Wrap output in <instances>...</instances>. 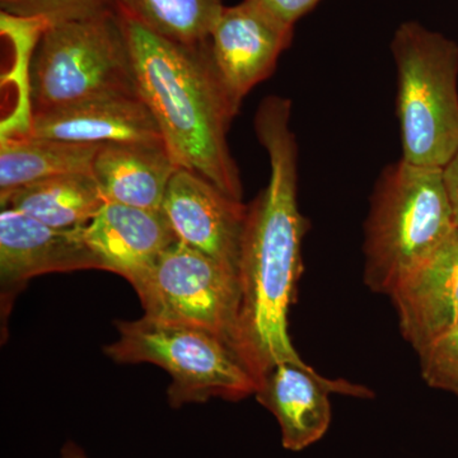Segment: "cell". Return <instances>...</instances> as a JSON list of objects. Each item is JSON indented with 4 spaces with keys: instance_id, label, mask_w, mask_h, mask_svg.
I'll return each instance as SVG.
<instances>
[{
    "instance_id": "cell-1",
    "label": "cell",
    "mask_w": 458,
    "mask_h": 458,
    "mask_svg": "<svg viewBox=\"0 0 458 458\" xmlns=\"http://www.w3.org/2000/svg\"><path fill=\"white\" fill-rule=\"evenodd\" d=\"M291 116V99L279 96L265 98L255 116L256 135L269 156L270 177L247 208L238 262L237 348L258 382L279 361L302 360L288 333L309 229L298 205V146Z\"/></svg>"
},
{
    "instance_id": "cell-2",
    "label": "cell",
    "mask_w": 458,
    "mask_h": 458,
    "mask_svg": "<svg viewBox=\"0 0 458 458\" xmlns=\"http://www.w3.org/2000/svg\"><path fill=\"white\" fill-rule=\"evenodd\" d=\"M138 93L161 131L177 167L204 177L242 201V182L227 134L238 105L200 45L172 41L123 11Z\"/></svg>"
},
{
    "instance_id": "cell-3",
    "label": "cell",
    "mask_w": 458,
    "mask_h": 458,
    "mask_svg": "<svg viewBox=\"0 0 458 458\" xmlns=\"http://www.w3.org/2000/svg\"><path fill=\"white\" fill-rule=\"evenodd\" d=\"M442 168L401 161L377 181L364 228V283L388 295L456 229Z\"/></svg>"
},
{
    "instance_id": "cell-4",
    "label": "cell",
    "mask_w": 458,
    "mask_h": 458,
    "mask_svg": "<svg viewBox=\"0 0 458 458\" xmlns=\"http://www.w3.org/2000/svg\"><path fill=\"white\" fill-rule=\"evenodd\" d=\"M31 114L140 95L123 9L47 25L30 72Z\"/></svg>"
},
{
    "instance_id": "cell-5",
    "label": "cell",
    "mask_w": 458,
    "mask_h": 458,
    "mask_svg": "<svg viewBox=\"0 0 458 458\" xmlns=\"http://www.w3.org/2000/svg\"><path fill=\"white\" fill-rule=\"evenodd\" d=\"M391 51L401 159L443 170L458 152V45L409 21L394 31Z\"/></svg>"
},
{
    "instance_id": "cell-6",
    "label": "cell",
    "mask_w": 458,
    "mask_h": 458,
    "mask_svg": "<svg viewBox=\"0 0 458 458\" xmlns=\"http://www.w3.org/2000/svg\"><path fill=\"white\" fill-rule=\"evenodd\" d=\"M119 339L105 348L117 363H152L171 376L172 408L214 399L238 401L256 394L258 378L236 346L205 328L143 316L116 324Z\"/></svg>"
},
{
    "instance_id": "cell-7",
    "label": "cell",
    "mask_w": 458,
    "mask_h": 458,
    "mask_svg": "<svg viewBox=\"0 0 458 458\" xmlns=\"http://www.w3.org/2000/svg\"><path fill=\"white\" fill-rule=\"evenodd\" d=\"M131 285L140 295L144 316L205 328L237 348L236 271L176 241Z\"/></svg>"
},
{
    "instance_id": "cell-8",
    "label": "cell",
    "mask_w": 458,
    "mask_h": 458,
    "mask_svg": "<svg viewBox=\"0 0 458 458\" xmlns=\"http://www.w3.org/2000/svg\"><path fill=\"white\" fill-rule=\"evenodd\" d=\"M293 30L255 0L223 9L210 33V55L223 86L238 105L274 73L283 51L293 41Z\"/></svg>"
},
{
    "instance_id": "cell-9",
    "label": "cell",
    "mask_w": 458,
    "mask_h": 458,
    "mask_svg": "<svg viewBox=\"0 0 458 458\" xmlns=\"http://www.w3.org/2000/svg\"><path fill=\"white\" fill-rule=\"evenodd\" d=\"M247 208L204 177L179 168L168 183L162 212L180 242L238 276Z\"/></svg>"
},
{
    "instance_id": "cell-10",
    "label": "cell",
    "mask_w": 458,
    "mask_h": 458,
    "mask_svg": "<svg viewBox=\"0 0 458 458\" xmlns=\"http://www.w3.org/2000/svg\"><path fill=\"white\" fill-rule=\"evenodd\" d=\"M370 399L372 391L345 379L318 375L304 360H283L259 378L256 399L276 417L283 447L300 452L315 445L331 424L330 394Z\"/></svg>"
},
{
    "instance_id": "cell-11",
    "label": "cell",
    "mask_w": 458,
    "mask_h": 458,
    "mask_svg": "<svg viewBox=\"0 0 458 458\" xmlns=\"http://www.w3.org/2000/svg\"><path fill=\"white\" fill-rule=\"evenodd\" d=\"M101 269L84 238V227L57 229L13 209L0 212L2 316L30 279L49 273Z\"/></svg>"
},
{
    "instance_id": "cell-12",
    "label": "cell",
    "mask_w": 458,
    "mask_h": 458,
    "mask_svg": "<svg viewBox=\"0 0 458 458\" xmlns=\"http://www.w3.org/2000/svg\"><path fill=\"white\" fill-rule=\"evenodd\" d=\"M403 339L419 352L458 324V228L394 286Z\"/></svg>"
},
{
    "instance_id": "cell-13",
    "label": "cell",
    "mask_w": 458,
    "mask_h": 458,
    "mask_svg": "<svg viewBox=\"0 0 458 458\" xmlns=\"http://www.w3.org/2000/svg\"><path fill=\"white\" fill-rule=\"evenodd\" d=\"M23 134L75 144L165 146L155 117L140 95L93 99L31 114Z\"/></svg>"
},
{
    "instance_id": "cell-14",
    "label": "cell",
    "mask_w": 458,
    "mask_h": 458,
    "mask_svg": "<svg viewBox=\"0 0 458 458\" xmlns=\"http://www.w3.org/2000/svg\"><path fill=\"white\" fill-rule=\"evenodd\" d=\"M84 238L101 270L122 276L131 284L179 241L162 210L116 203L102 207L84 227Z\"/></svg>"
},
{
    "instance_id": "cell-15",
    "label": "cell",
    "mask_w": 458,
    "mask_h": 458,
    "mask_svg": "<svg viewBox=\"0 0 458 458\" xmlns=\"http://www.w3.org/2000/svg\"><path fill=\"white\" fill-rule=\"evenodd\" d=\"M177 165L165 146L107 144L93 162V179L106 203L162 210Z\"/></svg>"
},
{
    "instance_id": "cell-16",
    "label": "cell",
    "mask_w": 458,
    "mask_h": 458,
    "mask_svg": "<svg viewBox=\"0 0 458 458\" xmlns=\"http://www.w3.org/2000/svg\"><path fill=\"white\" fill-rule=\"evenodd\" d=\"M105 204L92 174H65L0 194L2 209L57 229L86 227Z\"/></svg>"
},
{
    "instance_id": "cell-17",
    "label": "cell",
    "mask_w": 458,
    "mask_h": 458,
    "mask_svg": "<svg viewBox=\"0 0 458 458\" xmlns=\"http://www.w3.org/2000/svg\"><path fill=\"white\" fill-rule=\"evenodd\" d=\"M101 147L29 134L7 138L0 149V194L65 174H92Z\"/></svg>"
},
{
    "instance_id": "cell-18",
    "label": "cell",
    "mask_w": 458,
    "mask_h": 458,
    "mask_svg": "<svg viewBox=\"0 0 458 458\" xmlns=\"http://www.w3.org/2000/svg\"><path fill=\"white\" fill-rule=\"evenodd\" d=\"M123 11L153 32L186 45L209 40L222 0H122Z\"/></svg>"
},
{
    "instance_id": "cell-19",
    "label": "cell",
    "mask_w": 458,
    "mask_h": 458,
    "mask_svg": "<svg viewBox=\"0 0 458 458\" xmlns=\"http://www.w3.org/2000/svg\"><path fill=\"white\" fill-rule=\"evenodd\" d=\"M3 14L44 26L102 16L123 9L122 0H0Z\"/></svg>"
},
{
    "instance_id": "cell-20",
    "label": "cell",
    "mask_w": 458,
    "mask_h": 458,
    "mask_svg": "<svg viewBox=\"0 0 458 458\" xmlns=\"http://www.w3.org/2000/svg\"><path fill=\"white\" fill-rule=\"evenodd\" d=\"M418 354L424 381L432 388L458 397V324Z\"/></svg>"
},
{
    "instance_id": "cell-21",
    "label": "cell",
    "mask_w": 458,
    "mask_h": 458,
    "mask_svg": "<svg viewBox=\"0 0 458 458\" xmlns=\"http://www.w3.org/2000/svg\"><path fill=\"white\" fill-rule=\"evenodd\" d=\"M255 2L285 25L294 27L295 22L310 13L318 4L319 0H255Z\"/></svg>"
},
{
    "instance_id": "cell-22",
    "label": "cell",
    "mask_w": 458,
    "mask_h": 458,
    "mask_svg": "<svg viewBox=\"0 0 458 458\" xmlns=\"http://www.w3.org/2000/svg\"><path fill=\"white\" fill-rule=\"evenodd\" d=\"M443 180L450 198L452 212L458 228V152L443 168Z\"/></svg>"
},
{
    "instance_id": "cell-23",
    "label": "cell",
    "mask_w": 458,
    "mask_h": 458,
    "mask_svg": "<svg viewBox=\"0 0 458 458\" xmlns=\"http://www.w3.org/2000/svg\"><path fill=\"white\" fill-rule=\"evenodd\" d=\"M59 458H87V456L74 443H66Z\"/></svg>"
}]
</instances>
